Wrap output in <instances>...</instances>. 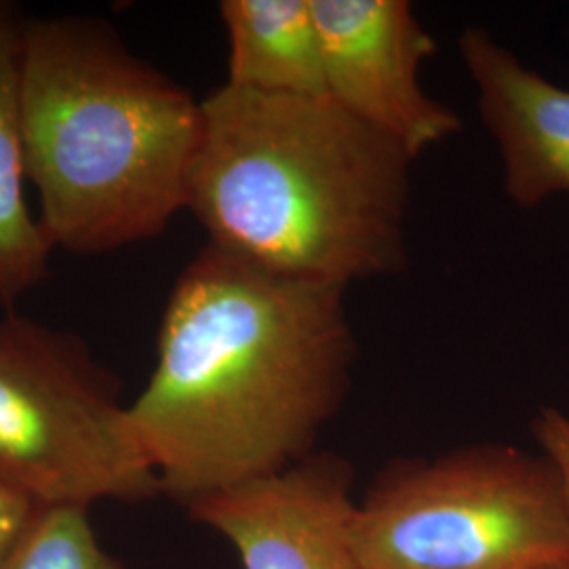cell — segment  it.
Returning a JSON list of instances; mask_svg holds the SVG:
<instances>
[{"instance_id":"cell-14","label":"cell","mask_w":569,"mask_h":569,"mask_svg":"<svg viewBox=\"0 0 569 569\" xmlns=\"http://www.w3.org/2000/svg\"><path fill=\"white\" fill-rule=\"evenodd\" d=\"M547 569H569V559L568 561H563V563H557V566H550Z\"/></svg>"},{"instance_id":"cell-1","label":"cell","mask_w":569,"mask_h":569,"mask_svg":"<svg viewBox=\"0 0 569 569\" xmlns=\"http://www.w3.org/2000/svg\"><path fill=\"white\" fill-rule=\"evenodd\" d=\"M345 296L204 244L169 293L157 366L129 406L161 493L188 507L312 456L357 359Z\"/></svg>"},{"instance_id":"cell-9","label":"cell","mask_w":569,"mask_h":569,"mask_svg":"<svg viewBox=\"0 0 569 569\" xmlns=\"http://www.w3.org/2000/svg\"><path fill=\"white\" fill-rule=\"evenodd\" d=\"M226 84L266 96H327L323 44L310 0H224Z\"/></svg>"},{"instance_id":"cell-11","label":"cell","mask_w":569,"mask_h":569,"mask_svg":"<svg viewBox=\"0 0 569 569\" xmlns=\"http://www.w3.org/2000/svg\"><path fill=\"white\" fill-rule=\"evenodd\" d=\"M0 569H127L102 549L87 509H37Z\"/></svg>"},{"instance_id":"cell-8","label":"cell","mask_w":569,"mask_h":569,"mask_svg":"<svg viewBox=\"0 0 569 569\" xmlns=\"http://www.w3.org/2000/svg\"><path fill=\"white\" fill-rule=\"evenodd\" d=\"M458 51L498 143L510 201L529 211L569 194L568 89L523 66L483 28H465Z\"/></svg>"},{"instance_id":"cell-7","label":"cell","mask_w":569,"mask_h":569,"mask_svg":"<svg viewBox=\"0 0 569 569\" xmlns=\"http://www.w3.org/2000/svg\"><path fill=\"white\" fill-rule=\"evenodd\" d=\"M345 460L312 453L277 475L222 489L188 515L237 549L243 569H361L357 500Z\"/></svg>"},{"instance_id":"cell-2","label":"cell","mask_w":569,"mask_h":569,"mask_svg":"<svg viewBox=\"0 0 569 569\" xmlns=\"http://www.w3.org/2000/svg\"><path fill=\"white\" fill-rule=\"evenodd\" d=\"M411 163L329 96H266L224 82L201 100L186 209L207 244L348 289L406 266Z\"/></svg>"},{"instance_id":"cell-10","label":"cell","mask_w":569,"mask_h":569,"mask_svg":"<svg viewBox=\"0 0 569 569\" xmlns=\"http://www.w3.org/2000/svg\"><path fill=\"white\" fill-rule=\"evenodd\" d=\"M28 20L0 0V305L11 306L49 272L51 244L26 201L21 60Z\"/></svg>"},{"instance_id":"cell-5","label":"cell","mask_w":569,"mask_h":569,"mask_svg":"<svg viewBox=\"0 0 569 569\" xmlns=\"http://www.w3.org/2000/svg\"><path fill=\"white\" fill-rule=\"evenodd\" d=\"M0 486L37 509L161 493L114 380L79 338L16 312L0 321Z\"/></svg>"},{"instance_id":"cell-6","label":"cell","mask_w":569,"mask_h":569,"mask_svg":"<svg viewBox=\"0 0 569 569\" xmlns=\"http://www.w3.org/2000/svg\"><path fill=\"white\" fill-rule=\"evenodd\" d=\"M323 44L327 96L416 161L462 129L420 84L437 42L406 0H310Z\"/></svg>"},{"instance_id":"cell-4","label":"cell","mask_w":569,"mask_h":569,"mask_svg":"<svg viewBox=\"0 0 569 569\" xmlns=\"http://www.w3.org/2000/svg\"><path fill=\"white\" fill-rule=\"evenodd\" d=\"M352 536L361 569H547L569 559V507L542 453L486 443L388 467Z\"/></svg>"},{"instance_id":"cell-12","label":"cell","mask_w":569,"mask_h":569,"mask_svg":"<svg viewBox=\"0 0 569 569\" xmlns=\"http://www.w3.org/2000/svg\"><path fill=\"white\" fill-rule=\"evenodd\" d=\"M533 439L559 475L569 507V411L547 407L533 420Z\"/></svg>"},{"instance_id":"cell-3","label":"cell","mask_w":569,"mask_h":569,"mask_svg":"<svg viewBox=\"0 0 569 569\" xmlns=\"http://www.w3.org/2000/svg\"><path fill=\"white\" fill-rule=\"evenodd\" d=\"M21 129L51 247L106 253L186 209L201 102L100 20H28Z\"/></svg>"},{"instance_id":"cell-13","label":"cell","mask_w":569,"mask_h":569,"mask_svg":"<svg viewBox=\"0 0 569 569\" xmlns=\"http://www.w3.org/2000/svg\"><path fill=\"white\" fill-rule=\"evenodd\" d=\"M37 507L23 500L16 491L0 486V563L18 542L21 531L30 523Z\"/></svg>"}]
</instances>
